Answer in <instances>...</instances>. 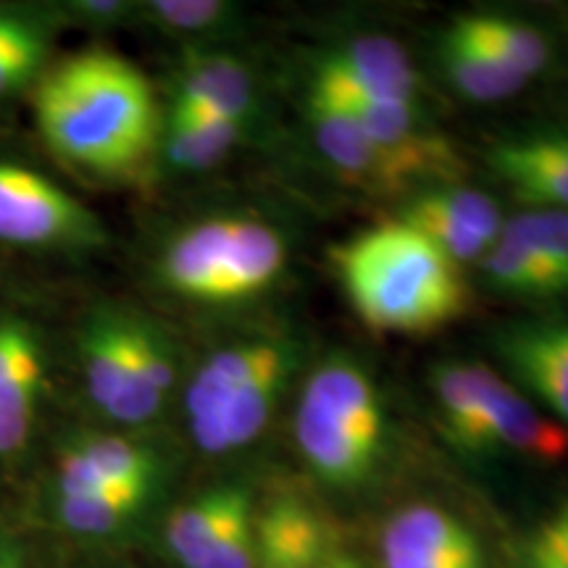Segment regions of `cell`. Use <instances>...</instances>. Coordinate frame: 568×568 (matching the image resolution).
I'll return each mask as SVG.
<instances>
[{
  "label": "cell",
  "instance_id": "4fadbf2b",
  "mask_svg": "<svg viewBox=\"0 0 568 568\" xmlns=\"http://www.w3.org/2000/svg\"><path fill=\"white\" fill-rule=\"evenodd\" d=\"M495 174L535 209L568 211V132L508 134L487 155Z\"/></svg>",
  "mask_w": 568,
  "mask_h": 568
},
{
  "label": "cell",
  "instance_id": "6da1fadb",
  "mask_svg": "<svg viewBox=\"0 0 568 568\" xmlns=\"http://www.w3.org/2000/svg\"><path fill=\"white\" fill-rule=\"evenodd\" d=\"M34 122L51 151L82 172L130 176L159 140L148 77L122 55L84 51L34 88Z\"/></svg>",
  "mask_w": 568,
  "mask_h": 568
},
{
  "label": "cell",
  "instance_id": "ba28073f",
  "mask_svg": "<svg viewBox=\"0 0 568 568\" xmlns=\"http://www.w3.org/2000/svg\"><path fill=\"white\" fill-rule=\"evenodd\" d=\"M395 222L424 234L447 258L464 266L485 258L506 219L493 197L479 190L443 184L408 197Z\"/></svg>",
  "mask_w": 568,
  "mask_h": 568
},
{
  "label": "cell",
  "instance_id": "7a4b0ae2",
  "mask_svg": "<svg viewBox=\"0 0 568 568\" xmlns=\"http://www.w3.org/2000/svg\"><path fill=\"white\" fill-rule=\"evenodd\" d=\"M332 258L355 314L382 335H429L466 311L460 266L400 222L355 234Z\"/></svg>",
  "mask_w": 568,
  "mask_h": 568
},
{
  "label": "cell",
  "instance_id": "7c38bea8",
  "mask_svg": "<svg viewBox=\"0 0 568 568\" xmlns=\"http://www.w3.org/2000/svg\"><path fill=\"white\" fill-rule=\"evenodd\" d=\"M159 456L130 437L90 435L74 439L59 456L55 495H90L111 487L153 489Z\"/></svg>",
  "mask_w": 568,
  "mask_h": 568
},
{
  "label": "cell",
  "instance_id": "f546056e",
  "mask_svg": "<svg viewBox=\"0 0 568 568\" xmlns=\"http://www.w3.org/2000/svg\"><path fill=\"white\" fill-rule=\"evenodd\" d=\"M63 9L80 24L105 30V27L122 24L132 13H138V3H124V0H77V3H67Z\"/></svg>",
  "mask_w": 568,
  "mask_h": 568
},
{
  "label": "cell",
  "instance_id": "d4e9b609",
  "mask_svg": "<svg viewBox=\"0 0 568 568\" xmlns=\"http://www.w3.org/2000/svg\"><path fill=\"white\" fill-rule=\"evenodd\" d=\"M479 266L487 280L493 282V287L503 290L508 295L545 297L568 293L560 276L535 251L506 237V234H500L489 245V251L479 261Z\"/></svg>",
  "mask_w": 568,
  "mask_h": 568
},
{
  "label": "cell",
  "instance_id": "1f68e13d",
  "mask_svg": "<svg viewBox=\"0 0 568 568\" xmlns=\"http://www.w3.org/2000/svg\"><path fill=\"white\" fill-rule=\"evenodd\" d=\"M537 535L542 539H548V542L560 552V556L568 558V503L558 510L556 516L550 518V521H545L542 527L537 529Z\"/></svg>",
  "mask_w": 568,
  "mask_h": 568
},
{
  "label": "cell",
  "instance_id": "cb8c5ba5",
  "mask_svg": "<svg viewBox=\"0 0 568 568\" xmlns=\"http://www.w3.org/2000/svg\"><path fill=\"white\" fill-rule=\"evenodd\" d=\"M151 489L111 487L90 495H59L55 516L69 531L82 537H105L119 531L138 516Z\"/></svg>",
  "mask_w": 568,
  "mask_h": 568
},
{
  "label": "cell",
  "instance_id": "5bb4252c",
  "mask_svg": "<svg viewBox=\"0 0 568 568\" xmlns=\"http://www.w3.org/2000/svg\"><path fill=\"white\" fill-rule=\"evenodd\" d=\"M258 568H361L337 548L322 516L295 497H280L255 518Z\"/></svg>",
  "mask_w": 568,
  "mask_h": 568
},
{
  "label": "cell",
  "instance_id": "3957f363",
  "mask_svg": "<svg viewBox=\"0 0 568 568\" xmlns=\"http://www.w3.org/2000/svg\"><path fill=\"white\" fill-rule=\"evenodd\" d=\"M301 364V345L284 335H255L219 347L184 389L190 435L205 456H226L266 432Z\"/></svg>",
  "mask_w": 568,
  "mask_h": 568
},
{
  "label": "cell",
  "instance_id": "603a6c76",
  "mask_svg": "<svg viewBox=\"0 0 568 568\" xmlns=\"http://www.w3.org/2000/svg\"><path fill=\"white\" fill-rule=\"evenodd\" d=\"M453 27L487 48L497 61L506 63L527 82L550 61V45L545 34L518 19L497 17V13H466L453 21Z\"/></svg>",
  "mask_w": 568,
  "mask_h": 568
},
{
  "label": "cell",
  "instance_id": "7402d4cb",
  "mask_svg": "<svg viewBox=\"0 0 568 568\" xmlns=\"http://www.w3.org/2000/svg\"><path fill=\"white\" fill-rule=\"evenodd\" d=\"M487 368L485 364H468V361H447L432 374V389L447 437L468 453H481Z\"/></svg>",
  "mask_w": 568,
  "mask_h": 568
},
{
  "label": "cell",
  "instance_id": "ffe728a7",
  "mask_svg": "<svg viewBox=\"0 0 568 568\" xmlns=\"http://www.w3.org/2000/svg\"><path fill=\"white\" fill-rule=\"evenodd\" d=\"M245 124L197 111L169 109L161 132L163 159L180 172H205L222 163L240 138Z\"/></svg>",
  "mask_w": 568,
  "mask_h": 568
},
{
  "label": "cell",
  "instance_id": "9a60e30c",
  "mask_svg": "<svg viewBox=\"0 0 568 568\" xmlns=\"http://www.w3.org/2000/svg\"><path fill=\"white\" fill-rule=\"evenodd\" d=\"M255 105L251 69L230 53L190 51L174 71L172 109L245 124Z\"/></svg>",
  "mask_w": 568,
  "mask_h": 568
},
{
  "label": "cell",
  "instance_id": "8fae6325",
  "mask_svg": "<svg viewBox=\"0 0 568 568\" xmlns=\"http://www.w3.org/2000/svg\"><path fill=\"white\" fill-rule=\"evenodd\" d=\"M311 80L335 84L372 101L416 103L418 74L406 48L385 34H361L318 59Z\"/></svg>",
  "mask_w": 568,
  "mask_h": 568
},
{
  "label": "cell",
  "instance_id": "484cf974",
  "mask_svg": "<svg viewBox=\"0 0 568 568\" xmlns=\"http://www.w3.org/2000/svg\"><path fill=\"white\" fill-rule=\"evenodd\" d=\"M48 32L19 11L0 9V101L24 90L42 71Z\"/></svg>",
  "mask_w": 568,
  "mask_h": 568
},
{
  "label": "cell",
  "instance_id": "d6a6232c",
  "mask_svg": "<svg viewBox=\"0 0 568 568\" xmlns=\"http://www.w3.org/2000/svg\"><path fill=\"white\" fill-rule=\"evenodd\" d=\"M0 568H30L24 548L13 537L3 535V531H0Z\"/></svg>",
  "mask_w": 568,
  "mask_h": 568
},
{
  "label": "cell",
  "instance_id": "83f0119b",
  "mask_svg": "<svg viewBox=\"0 0 568 568\" xmlns=\"http://www.w3.org/2000/svg\"><path fill=\"white\" fill-rule=\"evenodd\" d=\"M506 237L527 245L560 276L568 290V211L531 209L503 224Z\"/></svg>",
  "mask_w": 568,
  "mask_h": 568
},
{
  "label": "cell",
  "instance_id": "4316f807",
  "mask_svg": "<svg viewBox=\"0 0 568 568\" xmlns=\"http://www.w3.org/2000/svg\"><path fill=\"white\" fill-rule=\"evenodd\" d=\"M138 9L159 30L176 38H211L230 30L237 19V9L222 0H151Z\"/></svg>",
  "mask_w": 568,
  "mask_h": 568
},
{
  "label": "cell",
  "instance_id": "44dd1931",
  "mask_svg": "<svg viewBox=\"0 0 568 568\" xmlns=\"http://www.w3.org/2000/svg\"><path fill=\"white\" fill-rule=\"evenodd\" d=\"M439 63L447 80L456 84L460 95L477 103H497L514 98L518 90L527 84L524 77H518L514 69L497 61L487 48L466 38L456 27H447L437 48Z\"/></svg>",
  "mask_w": 568,
  "mask_h": 568
},
{
  "label": "cell",
  "instance_id": "9c48e42d",
  "mask_svg": "<svg viewBox=\"0 0 568 568\" xmlns=\"http://www.w3.org/2000/svg\"><path fill=\"white\" fill-rule=\"evenodd\" d=\"M48 382V347L40 326L0 314V458L27 450Z\"/></svg>",
  "mask_w": 568,
  "mask_h": 568
},
{
  "label": "cell",
  "instance_id": "f1b7e54d",
  "mask_svg": "<svg viewBox=\"0 0 568 568\" xmlns=\"http://www.w3.org/2000/svg\"><path fill=\"white\" fill-rule=\"evenodd\" d=\"M197 568H258V542H255V518L253 510L219 539V545L209 552Z\"/></svg>",
  "mask_w": 568,
  "mask_h": 568
},
{
  "label": "cell",
  "instance_id": "277c9868",
  "mask_svg": "<svg viewBox=\"0 0 568 568\" xmlns=\"http://www.w3.org/2000/svg\"><path fill=\"white\" fill-rule=\"evenodd\" d=\"M287 266V240L264 219L209 216L176 230L155 261L169 293L201 305H234L264 295Z\"/></svg>",
  "mask_w": 568,
  "mask_h": 568
},
{
  "label": "cell",
  "instance_id": "e0dca14e",
  "mask_svg": "<svg viewBox=\"0 0 568 568\" xmlns=\"http://www.w3.org/2000/svg\"><path fill=\"white\" fill-rule=\"evenodd\" d=\"M308 122L324 159L339 174L347 176V180L366 184L372 190H382V193L403 190L389 161L366 138V132L361 130L358 122H355L343 105L308 90Z\"/></svg>",
  "mask_w": 568,
  "mask_h": 568
},
{
  "label": "cell",
  "instance_id": "d6986e66",
  "mask_svg": "<svg viewBox=\"0 0 568 568\" xmlns=\"http://www.w3.org/2000/svg\"><path fill=\"white\" fill-rule=\"evenodd\" d=\"M251 510V495L243 487H213L174 510L166 524V548L182 568H197L232 524Z\"/></svg>",
  "mask_w": 568,
  "mask_h": 568
},
{
  "label": "cell",
  "instance_id": "52a82bcc",
  "mask_svg": "<svg viewBox=\"0 0 568 568\" xmlns=\"http://www.w3.org/2000/svg\"><path fill=\"white\" fill-rule=\"evenodd\" d=\"M77 355L84 389L103 416L124 426L151 424L161 416L166 400L142 368L134 314L109 305L92 311L77 335Z\"/></svg>",
  "mask_w": 568,
  "mask_h": 568
},
{
  "label": "cell",
  "instance_id": "8992f818",
  "mask_svg": "<svg viewBox=\"0 0 568 568\" xmlns=\"http://www.w3.org/2000/svg\"><path fill=\"white\" fill-rule=\"evenodd\" d=\"M0 243L38 253H90L109 243L95 211L34 172L0 159Z\"/></svg>",
  "mask_w": 568,
  "mask_h": 568
},
{
  "label": "cell",
  "instance_id": "5b68a950",
  "mask_svg": "<svg viewBox=\"0 0 568 568\" xmlns=\"http://www.w3.org/2000/svg\"><path fill=\"white\" fill-rule=\"evenodd\" d=\"M293 432L316 477L335 487L366 481L387 439L385 400L372 374L351 355L324 361L305 379Z\"/></svg>",
  "mask_w": 568,
  "mask_h": 568
},
{
  "label": "cell",
  "instance_id": "ac0fdd59",
  "mask_svg": "<svg viewBox=\"0 0 568 568\" xmlns=\"http://www.w3.org/2000/svg\"><path fill=\"white\" fill-rule=\"evenodd\" d=\"M518 379L568 424V324H518L497 339Z\"/></svg>",
  "mask_w": 568,
  "mask_h": 568
},
{
  "label": "cell",
  "instance_id": "2e32d148",
  "mask_svg": "<svg viewBox=\"0 0 568 568\" xmlns=\"http://www.w3.org/2000/svg\"><path fill=\"white\" fill-rule=\"evenodd\" d=\"M493 447H508L539 460H560L568 456V429L539 414L514 385L487 368L481 453Z\"/></svg>",
  "mask_w": 568,
  "mask_h": 568
},
{
  "label": "cell",
  "instance_id": "4dcf8cb0",
  "mask_svg": "<svg viewBox=\"0 0 568 568\" xmlns=\"http://www.w3.org/2000/svg\"><path fill=\"white\" fill-rule=\"evenodd\" d=\"M518 568H568V558L535 531L518 552Z\"/></svg>",
  "mask_w": 568,
  "mask_h": 568
},
{
  "label": "cell",
  "instance_id": "30bf717a",
  "mask_svg": "<svg viewBox=\"0 0 568 568\" xmlns=\"http://www.w3.org/2000/svg\"><path fill=\"white\" fill-rule=\"evenodd\" d=\"M385 568H485L477 537L435 506L397 510L382 531Z\"/></svg>",
  "mask_w": 568,
  "mask_h": 568
}]
</instances>
